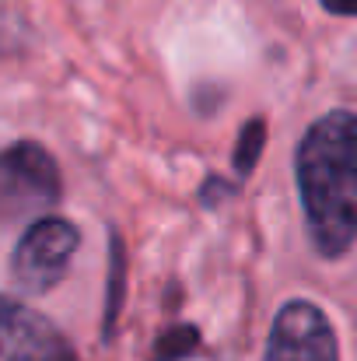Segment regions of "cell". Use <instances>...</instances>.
Segmentation results:
<instances>
[{
  "label": "cell",
  "instance_id": "cell-1",
  "mask_svg": "<svg viewBox=\"0 0 357 361\" xmlns=\"http://www.w3.org/2000/svg\"><path fill=\"white\" fill-rule=\"evenodd\" d=\"M298 190L312 245L337 259L357 242V113H326L298 144Z\"/></svg>",
  "mask_w": 357,
  "mask_h": 361
},
{
  "label": "cell",
  "instance_id": "cell-2",
  "mask_svg": "<svg viewBox=\"0 0 357 361\" xmlns=\"http://www.w3.org/2000/svg\"><path fill=\"white\" fill-rule=\"evenodd\" d=\"M60 193V169L42 144L18 140L0 151V228L56 207Z\"/></svg>",
  "mask_w": 357,
  "mask_h": 361
},
{
  "label": "cell",
  "instance_id": "cell-3",
  "mask_svg": "<svg viewBox=\"0 0 357 361\" xmlns=\"http://www.w3.org/2000/svg\"><path fill=\"white\" fill-rule=\"evenodd\" d=\"M77 245H81V232L67 218L32 221L14 245V256H11V274H14L18 288L28 295L53 291L63 281Z\"/></svg>",
  "mask_w": 357,
  "mask_h": 361
},
{
  "label": "cell",
  "instance_id": "cell-4",
  "mask_svg": "<svg viewBox=\"0 0 357 361\" xmlns=\"http://www.w3.org/2000/svg\"><path fill=\"white\" fill-rule=\"evenodd\" d=\"M266 361H340L326 312L315 302H287L270 326Z\"/></svg>",
  "mask_w": 357,
  "mask_h": 361
},
{
  "label": "cell",
  "instance_id": "cell-5",
  "mask_svg": "<svg viewBox=\"0 0 357 361\" xmlns=\"http://www.w3.org/2000/svg\"><path fill=\"white\" fill-rule=\"evenodd\" d=\"M63 337L49 319L0 295V361H39Z\"/></svg>",
  "mask_w": 357,
  "mask_h": 361
},
{
  "label": "cell",
  "instance_id": "cell-6",
  "mask_svg": "<svg viewBox=\"0 0 357 361\" xmlns=\"http://www.w3.org/2000/svg\"><path fill=\"white\" fill-rule=\"evenodd\" d=\"M200 344V330L189 326V323H179L172 330H165L154 344V355L151 361H186Z\"/></svg>",
  "mask_w": 357,
  "mask_h": 361
},
{
  "label": "cell",
  "instance_id": "cell-7",
  "mask_svg": "<svg viewBox=\"0 0 357 361\" xmlns=\"http://www.w3.org/2000/svg\"><path fill=\"white\" fill-rule=\"evenodd\" d=\"M113 256H109V298H106V337L113 334L119 316V302H123V281H126V252H123V239L113 232Z\"/></svg>",
  "mask_w": 357,
  "mask_h": 361
},
{
  "label": "cell",
  "instance_id": "cell-8",
  "mask_svg": "<svg viewBox=\"0 0 357 361\" xmlns=\"http://www.w3.org/2000/svg\"><path fill=\"white\" fill-rule=\"evenodd\" d=\"M263 140H266V123L263 120H249L238 133L235 144V172L238 176H249L263 154Z\"/></svg>",
  "mask_w": 357,
  "mask_h": 361
},
{
  "label": "cell",
  "instance_id": "cell-9",
  "mask_svg": "<svg viewBox=\"0 0 357 361\" xmlns=\"http://www.w3.org/2000/svg\"><path fill=\"white\" fill-rule=\"evenodd\" d=\"M18 39H21V32H18V28L11 25V18H7V14L0 11V56H7V53H14V49L21 46Z\"/></svg>",
  "mask_w": 357,
  "mask_h": 361
},
{
  "label": "cell",
  "instance_id": "cell-10",
  "mask_svg": "<svg viewBox=\"0 0 357 361\" xmlns=\"http://www.w3.org/2000/svg\"><path fill=\"white\" fill-rule=\"evenodd\" d=\"M322 7L333 11V14H344V18L357 14V0H322Z\"/></svg>",
  "mask_w": 357,
  "mask_h": 361
},
{
  "label": "cell",
  "instance_id": "cell-11",
  "mask_svg": "<svg viewBox=\"0 0 357 361\" xmlns=\"http://www.w3.org/2000/svg\"><path fill=\"white\" fill-rule=\"evenodd\" d=\"M39 361H77V358H74V351H70V344H67V341H60V344H56V348H53L49 355H42V358H39Z\"/></svg>",
  "mask_w": 357,
  "mask_h": 361
}]
</instances>
